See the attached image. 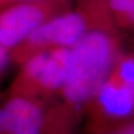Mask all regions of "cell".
Instances as JSON below:
<instances>
[{"mask_svg": "<svg viewBox=\"0 0 134 134\" xmlns=\"http://www.w3.org/2000/svg\"><path fill=\"white\" fill-rule=\"evenodd\" d=\"M122 52L119 30L108 26L91 29L72 47L70 71L57 104L74 123L85 113Z\"/></svg>", "mask_w": 134, "mask_h": 134, "instance_id": "obj_1", "label": "cell"}, {"mask_svg": "<svg viewBox=\"0 0 134 134\" xmlns=\"http://www.w3.org/2000/svg\"><path fill=\"white\" fill-rule=\"evenodd\" d=\"M88 134H108L134 119V51H123L86 106Z\"/></svg>", "mask_w": 134, "mask_h": 134, "instance_id": "obj_2", "label": "cell"}, {"mask_svg": "<svg viewBox=\"0 0 134 134\" xmlns=\"http://www.w3.org/2000/svg\"><path fill=\"white\" fill-rule=\"evenodd\" d=\"M72 48L49 49L35 54L20 66L9 96L33 97L47 103L59 97L67 81Z\"/></svg>", "mask_w": 134, "mask_h": 134, "instance_id": "obj_3", "label": "cell"}, {"mask_svg": "<svg viewBox=\"0 0 134 134\" xmlns=\"http://www.w3.org/2000/svg\"><path fill=\"white\" fill-rule=\"evenodd\" d=\"M108 26L77 7L46 22L10 53V64L22 65L35 54L55 48H72L90 30ZM117 29V28H116Z\"/></svg>", "mask_w": 134, "mask_h": 134, "instance_id": "obj_4", "label": "cell"}, {"mask_svg": "<svg viewBox=\"0 0 134 134\" xmlns=\"http://www.w3.org/2000/svg\"><path fill=\"white\" fill-rule=\"evenodd\" d=\"M68 10L71 0H27L1 9L0 60L1 72L10 65V53L46 22Z\"/></svg>", "mask_w": 134, "mask_h": 134, "instance_id": "obj_5", "label": "cell"}, {"mask_svg": "<svg viewBox=\"0 0 134 134\" xmlns=\"http://www.w3.org/2000/svg\"><path fill=\"white\" fill-rule=\"evenodd\" d=\"M72 127L55 104L33 97L9 96L1 106L0 134H71Z\"/></svg>", "mask_w": 134, "mask_h": 134, "instance_id": "obj_6", "label": "cell"}, {"mask_svg": "<svg viewBox=\"0 0 134 134\" xmlns=\"http://www.w3.org/2000/svg\"><path fill=\"white\" fill-rule=\"evenodd\" d=\"M107 9L118 30L134 31V0H107Z\"/></svg>", "mask_w": 134, "mask_h": 134, "instance_id": "obj_7", "label": "cell"}, {"mask_svg": "<svg viewBox=\"0 0 134 134\" xmlns=\"http://www.w3.org/2000/svg\"><path fill=\"white\" fill-rule=\"evenodd\" d=\"M77 7L86 11L101 23L114 26L108 13L107 0H77Z\"/></svg>", "mask_w": 134, "mask_h": 134, "instance_id": "obj_8", "label": "cell"}, {"mask_svg": "<svg viewBox=\"0 0 134 134\" xmlns=\"http://www.w3.org/2000/svg\"><path fill=\"white\" fill-rule=\"evenodd\" d=\"M108 134H134V119L128 123L116 128Z\"/></svg>", "mask_w": 134, "mask_h": 134, "instance_id": "obj_9", "label": "cell"}, {"mask_svg": "<svg viewBox=\"0 0 134 134\" xmlns=\"http://www.w3.org/2000/svg\"><path fill=\"white\" fill-rule=\"evenodd\" d=\"M22 1H27V0H0V5H1V9L5 8L7 6L14 3H18V2H22Z\"/></svg>", "mask_w": 134, "mask_h": 134, "instance_id": "obj_10", "label": "cell"}]
</instances>
